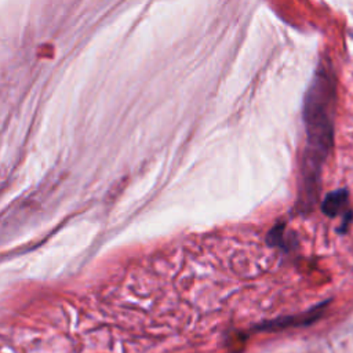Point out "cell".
I'll list each match as a JSON object with an SVG mask.
<instances>
[{"label":"cell","instance_id":"obj_2","mask_svg":"<svg viewBox=\"0 0 353 353\" xmlns=\"http://www.w3.org/2000/svg\"><path fill=\"white\" fill-rule=\"evenodd\" d=\"M346 204H347V193L345 190H336L330 193L325 197L323 203V211L330 216H335L346 208Z\"/></svg>","mask_w":353,"mask_h":353},{"label":"cell","instance_id":"obj_1","mask_svg":"<svg viewBox=\"0 0 353 353\" xmlns=\"http://www.w3.org/2000/svg\"><path fill=\"white\" fill-rule=\"evenodd\" d=\"M335 76L330 65L319 68L305 99L303 119L306 125V150L303 175L309 190L317 183L321 165L332 146Z\"/></svg>","mask_w":353,"mask_h":353}]
</instances>
